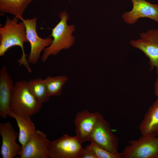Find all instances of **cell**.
<instances>
[{"mask_svg": "<svg viewBox=\"0 0 158 158\" xmlns=\"http://www.w3.org/2000/svg\"><path fill=\"white\" fill-rule=\"evenodd\" d=\"M18 19L15 16L12 19L7 17L5 25L0 28V56H4L10 48L15 46L19 47L22 50V55L18 62L20 66L23 65L28 72L31 73L32 70L23 47L24 43L28 42L26 27L22 21L18 22Z\"/></svg>", "mask_w": 158, "mask_h": 158, "instance_id": "obj_1", "label": "cell"}, {"mask_svg": "<svg viewBox=\"0 0 158 158\" xmlns=\"http://www.w3.org/2000/svg\"><path fill=\"white\" fill-rule=\"evenodd\" d=\"M59 17L60 21L52 29L50 35L53 38L52 43L44 49L42 55L43 62L46 61L50 56L56 55L62 50L70 48L74 43L75 38L72 33L75 29L73 25H67L68 14L63 11L59 13Z\"/></svg>", "mask_w": 158, "mask_h": 158, "instance_id": "obj_2", "label": "cell"}, {"mask_svg": "<svg viewBox=\"0 0 158 158\" xmlns=\"http://www.w3.org/2000/svg\"><path fill=\"white\" fill-rule=\"evenodd\" d=\"M42 104L31 92L27 81L19 80L14 84L11 98V111L30 116L40 111Z\"/></svg>", "mask_w": 158, "mask_h": 158, "instance_id": "obj_3", "label": "cell"}, {"mask_svg": "<svg viewBox=\"0 0 158 158\" xmlns=\"http://www.w3.org/2000/svg\"><path fill=\"white\" fill-rule=\"evenodd\" d=\"M128 143L120 153L122 158H158V137L142 135Z\"/></svg>", "mask_w": 158, "mask_h": 158, "instance_id": "obj_4", "label": "cell"}, {"mask_svg": "<svg viewBox=\"0 0 158 158\" xmlns=\"http://www.w3.org/2000/svg\"><path fill=\"white\" fill-rule=\"evenodd\" d=\"M20 19L25 24L27 38L30 45L28 61L29 63L35 64L38 61L42 51L51 44L52 40L50 37L43 38L39 36L36 30L37 17L24 19L22 17Z\"/></svg>", "mask_w": 158, "mask_h": 158, "instance_id": "obj_5", "label": "cell"}, {"mask_svg": "<svg viewBox=\"0 0 158 158\" xmlns=\"http://www.w3.org/2000/svg\"><path fill=\"white\" fill-rule=\"evenodd\" d=\"M82 143L76 137L67 134L50 141L49 146V158H78L82 149Z\"/></svg>", "mask_w": 158, "mask_h": 158, "instance_id": "obj_6", "label": "cell"}, {"mask_svg": "<svg viewBox=\"0 0 158 158\" xmlns=\"http://www.w3.org/2000/svg\"><path fill=\"white\" fill-rule=\"evenodd\" d=\"M140 35V39L131 40L130 43L143 52L149 59L150 70L155 68L158 74V29L150 30Z\"/></svg>", "mask_w": 158, "mask_h": 158, "instance_id": "obj_7", "label": "cell"}, {"mask_svg": "<svg viewBox=\"0 0 158 158\" xmlns=\"http://www.w3.org/2000/svg\"><path fill=\"white\" fill-rule=\"evenodd\" d=\"M89 141L110 152H118V138L101 114Z\"/></svg>", "mask_w": 158, "mask_h": 158, "instance_id": "obj_8", "label": "cell"}, {"mask_svg": "<svg viewBox=\"0 0 158 158\" xmlns=\"http://www.w3.org/2000/svg\"><path fill=\"white\" fill-rule=\"evenodd\" d=\"M132 9L124 13L121 17L124 22L133 24L140 18H148L158 23V4H153L145 0H130Z\"/></svg>", "mask_w": 158, "mask_h": 158, "instance_id": "obj_9", "label": "cell"}, {"mask_svg": "<svg viewBox=\"0 0 158 158\" xmlns=\"http://www.w3.org/2000/svg\"><path fill=\"white\" fill-rule=\"evenodd\" d=\"M50 141L46 134L36 130L27 142L19 156L20 158H48Z\"/></svg>", "mask_w": 158, "mask_h": 158, "instance_id": "obj_10", "label": "cell"}, {"mask_svg": "<svg viewBox=\"0 0 158 158\" xmlns=\"http://www.w3.org/2000/svg\"><path fill=\"white\" fill-rule=\"evenodd\" d=\"M100 114L87 110L77 113L74 121L75 136L81 143L90 141Z\"/></svg>", "mask_w": 158, "mask_h": 158, "instance_id": "obj_11", "label": "cell"}, {"mask_svg": "<svg viewBox=\"0 0 158 158\" xmlns=\"http://www.w3.org/2000/svg\"><path fill=\"white\" fill-rule=\"evenodd\" d=\"M0 134L2 137L1 153L3 158H13L19 156L22 147L16 142L18 134L8 122L0 124Z\"/></svg>", "mask_w": 158, "mask_h": 158, "instance_id": "obj_12", "label": "cell"}, {"mask_svg": "<svg viewBox=\"0 0 158 158\" xmlns=\"http://www.w3.org/2000/svg\"><path fill=\"white\" fill-rule=\"evenodd\" d=\"M14 85L6 67L2 66L0 70V118H6L11 111L10 100Z\"/></svg>", "mask_w": 158, "mask_h": 158, "instance_id": "obj_13", "label": "cell"}, {"mask_svg": "<svg viewBox=\"0 0 158 158\" xmlns=\"http://www.w3.org/2000/svg\"><path fill=\"white\" fill-rule=\"evenodd\" d=\"M149 107L139 125L142 135L151 137L158 136V96Z\"/></svg>", "mask_w": 158, "mask_h": 158, "instance_id": "obj_14", "label": "cell"}, {"mask_svg": "<svg viewBox=\"0 0 158 158\" xmlns=\"http://www.w3.org/2000/svg\"><path fill=\"white\" fill-rule=\"evenodd\" d=\"M8 116L14 118L16 121L19 129L18 140L22 148L36 132L34 123L30 116L26 115L11 111Z\"/></svg>", "mask_w": 158, "mask_h": 158, "instance_id": "obj_15", "label": "cell"}, {"mask_svg": "<svg viewBox=\"0 0 158 158\" xmlns=\"http://www.w3.org/2000/svg\"><path fill=\"white\" fill-rule=\"evenodd\" d=\"M32 0H0V15L9 13L19 19L22 17L28 5Z\"/></svg>", "mask_w": 158, "mask_h": 158, "instance_id": "obj_16", "label": "cell"}, {"mask_svg": "<svg viewBox=\"0 0 158 158\" xmlns=\"http://www.w3.org/2000/svg\"><path fill=\"white\" fill-rule=\"evenodd\" d=\"M27 82L31 92L40 102L42 104L49 101L50 96L44 79L37 78Z\"/></svg>", "mask_w": 158, "mask_h": 158, "instance_id": "obj_17", "label": "cell"}, {"mask_svg": "<svg viewBox=\"0 0 158 158\" xmlns=\"http://www.w3.org/2000/svg\"><path fill=\"white\" fill-rule=\"evenodd\" d=\"M50 96H58L61 94L63 87L68 80L65 75L48 76L44 79Z\"/></svg>", "mask_w": 158, "mask_h": 158, "instance_id": "obj_18", "label": "cell"}, {"mask_svg": "<svg viewBox=\"0 0 158 158\" xmlns=\"http://www.w3.org/2000/svg\"><path fill=\"white\" fill-rule=\"evenodd\" d=\"M87 145L85 148L92 150L97 158H122L120 153H113L97 145L92 142Z\"/></svg>", "mask_w": 158, "mask_h": 158, "instance_id": "obj_19", "label": "cell"}, {"mask_svg": "<svg viewBox=\"0 0 158 158\" xmlns=\"http://www.w3.org/2000/svg\"><path fill=\"white\" fill-rule=\"evenodd\" d=\"M78 158H97V157L93 151L85 148H82Z\"/></svg>", "mask_w": 158, "mask_h": 158, "instance_id": "obj_20", "label": "cell"}, {"mask_svg": "<svg viewBox=\"0 0 158 158\" xmlns=\"http://www.w3.org/2000/svg\"><path fill=\"white\" fill-rule=\"evenodd\" d=\"M154 94L155 96H158V74L154 85Z\"/></svg>", "mask_w": 158, "mask_h": 158, "instance_id": "obj_21", "label": "cell"}]
</instances>
